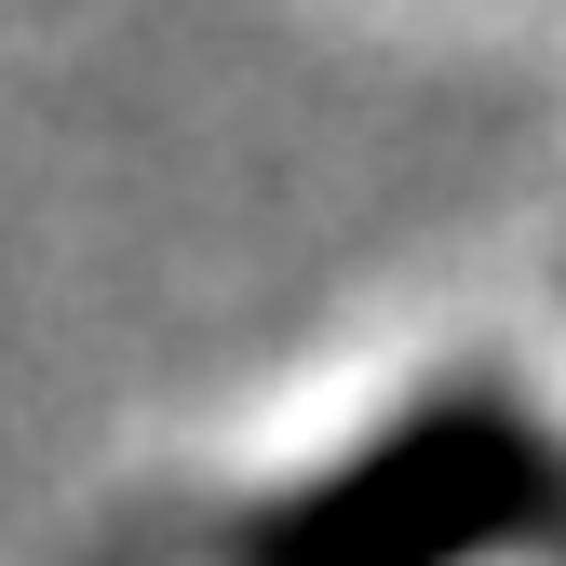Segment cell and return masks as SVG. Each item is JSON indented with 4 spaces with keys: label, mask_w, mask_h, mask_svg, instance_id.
Returning <instances> with one entry per match:
<instances>
[{
    "label": "cell",
    "mask_w": 566,
    "mask_h": 566,
    "mask_svg": "<svg viewBox=\"0 0 566 566\" xmlns=\"http://www.w3.org/2000/svg\"><path fill=\"white\" fill-rule=\"evenodd\" d=\"M566 553V432L526 391H432L243 526V566H500Z\"/></svg>",
    "instance_id": "obj_1"
}]
</instances>
